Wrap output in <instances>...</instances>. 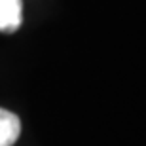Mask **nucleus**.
I'll use <instances>...</instances> for the list:
<instances>
[{"instance_id":"f257e3e1","label":"nucleus","mask_w":146,"mask_h":146,"mask_svg":"<svg viewBox=\"0 0 146 146\" xmlns=\"http://www.w3.org/2000/svg\"><path fill=\"white\" fill-rule=\"evenodd\" d=\"M23 23L21 0H0V33H13Z\"/></svg>"},{"instance_id":"f03ea898","label":"nucleus","mask_w":146,"mask_h":146,"mask_svg":"<svg viewBox=\"0 0 146 146\" xmlns=\"http://www.w3.org/2000/svg\"><path fill=\"white\" fill-rule=\"evenodd\" d=\"M21 135V119L17 114L0 108V146H13Z\"/></svg>"}]
</instances>
